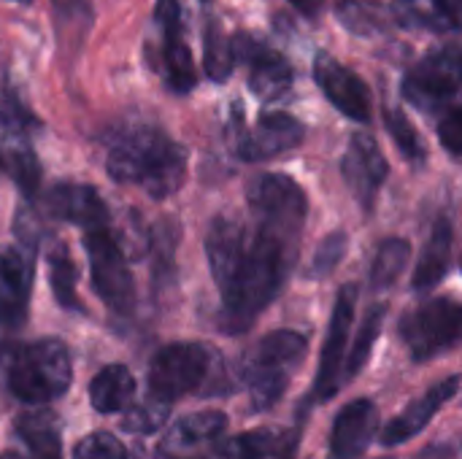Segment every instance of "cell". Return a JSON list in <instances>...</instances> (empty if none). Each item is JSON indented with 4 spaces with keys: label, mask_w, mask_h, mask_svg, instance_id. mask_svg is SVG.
<instances>
[{
    "label": "cell",
    "mask_w": 462,
    "mask_h": 459,
    "mask_svg": "<svg viewBox=\"0 0 462 459\" xmlns=\"http://www.w3.org/2000/svg\"><path fill=\"white\" fill-rule=\"evenodd\" d=\"M298 225L257 219L249 227L246 254L233 287L222 295V330L241 333L263 314V308L279 295L282 284L287 281L300 241Z\"/></svg>",
    "instance_id": "6da1fadb"
},
{
    "label": "cell",
    "mask_w": 462,
    "mask_h": 459,
    "mask_svg": "<svg viewBox=\"0 0 462 459\" xmlns=\"http://www.w3.org/2000/svg\"><path fill=\"white\" fill-rule=\"evenodd\" d=\"M106 170L116 184H130L154 200H165L187 179V149L154 124H127L108 143Z\"/></svg>",
    "instance_id": "7a4b0ae2"
},
{
    "label": "cell",
    "mask_w": 462,
    "mask_h": 459,
    "mask_svg": "<svg viewBox=\"0 0 462 459\" xmlns=\"http://www.w3.org/2000/svg\"><path fill=\"white\" fill-rule=\"evenodd\" d=\"M0 381L24 406H49L68 395L73 363L60 338L0 344Z\"/></svg>",
    "instance_id": "3957f363"
},
{
    "label": "cell",
    "mask_w": 462,
    "mask_h": 459,
    "mask_svg": "<svg viewBox=\"0 0 462 459\" xmlns=\"http://www.w3.org/2000/svg\"><path fill=\"white\" fill-rule=\"evenodd\" d=\"M306 357V338L292 330L268 333L241 363V376L257 411L273 409L284 395L295 368Z\"/></svg>",
    "instance_id": "277c9868"
},
{
    "label": "cell",
    "mask_w": 462,
    "mask_h": 459,
    "mask_svg": "<svg viewBox=\"0 0 462 459\" xmlns=\"http://www.w3.org/2000/svg\"><path fill=\"white\" fill-rule=\"evenodd\" d=\"M211 352L203 344L192 341H179L162 346L146 371V384H149V398L157 403H176L192 392H198L208 373H211Z\"/></svg>",
    "instance_id": "5b68a950"
},
{
    "label": "cell",
    "mask_w": 462,
    "mask_h": 459,
    "mask_svg": "<svg viewBox=\"0 0 462 459\" xmlns=\"http://www.w3.org/2000/svg\"><path fill=\"white\" fill-rule=\"evenodd\" d=\"M84 252L89 260V279L95 295L116 314H127L135 306V284L122 243L106 230L84 233Z\"/></svg>",
    "instance_id": "8992f818"
},
{
    "label": "cell",
    "mask_w": 462,
    "mask_h": 459,
    "mask_svg": "<svg viewBox=\"0 0 462 459\" xmlns=\"http://www.w3.org/2000/svg\"><path fill=\"white\" fill-rule=\"evenodd\" d=\"M401 338L414 360H430L462 344V303L441 298L409 311L401 322Z\"/></svg>",
    "instance_id": "52a82bcc"
},
{
    "label": "cell",
    "mask_w": 462,
    "mask_h": 459,
    "mask_svg": "<svg viewBox=\"0 0 462 459\" xmlns=\"http://www.w3.org/2000/svg\"><path fill=\"white\" fill-rule=\"evenodd\" d=\"M462 89V41L428 51L406 76L403 95L422 111H433Z\"/></svg>",
    "instance_id": "ba28073f"
},
{
    "label": "cell",
    "mask_w": 462,
    "mask_h": 459,
    "mask_svg": "<svg viewBox=\"0 0 462 459\" xmlns=\"http://www.w3.org/2000/svg\"><path fill=\"white\" fill-rule=\"evenodd\" d=\"M355 306H357V287L355 284H344L338 289L336 306H333V317H330V327H328V338L319 354V371L314 379V400L325 403L330 400L341 381H344V357H346V344H349V330L355 322Z\"/></svg>",
    "instance_id": "9c48e42d"
},
{
    "label": "cell",
    "mask_w": 462,
    "mask_h": 459,
    "mask_svg": "<svg viewBox=\"0 0 462 459\" xmlns=\"http://www.w3.org/2000/svg\"><path fill=\"white\" fill-rule=\"evenodd\" d=\"M246 203L252 216L298 225L303 227L309 214L306 192L298 181H292L284 173H260L246 184Z\"/></svg>",
    "instance_id": "30bf717a"
},
{
    "label": "cell",
    "mask_w": 462,
    "mask_h": 459,
    "mask_svg": "<svg viewBox=\"0 0 462 459\" xmlns=\"http://www.w3.org/2000/svg\"><path fill=\"white\" fill-rule=\"evenodd\" d=\"M154 19L162 30V70L173 92L187 95L198 84V68L184 41V16L179 0H157Z\"/></svg>",
    "instance_id": "8fae6325"
},
{
    "label": "cell",
    "mask_w": 462,
    "mask_h": 459,
    "mask_svg": "<svg viewBox=\"0 0 462 459\" xmlns=\"http://www.w3.org/2000/svg\"><path fill=\"white\" fill-rule=\"evenodd\" d=\"M303 135L306 130L295 116L273 111V114H263L254 127H236L233 149L241 160L257 162V160H271L300 146Z\"/></svg>",
    "instance_id": "7c38bea8"
},
{
    "label": "cell",
    "mask_w": 462,
    "mask_h": 459,
    "mask_svg": "<svg viewBox=\"0 0 462 459\" xmlns=\"http://www.w3.org/2000/svg\"><path fill=\"white\" fill-rule=\"evenodd\" d=\"M233 49H236V60H241L249 68V87L257 97L279 100L290 92L292 68L282 51H276L273 46H268L246 32L233 38Z\"/></svg>",
    "instance_id": "4fadbf2b"
},
{
    "label": "cell",
    "mask_w": 462,
    "mask_h": 459,
    "mask_svg": "<svg viewBox=\"0 0 462 459\" xmlns=\"http://www.w3.org/2000/svg\"><path fill=\"white\" fill-rule=\"evenodd\" d=\"M35 281L32 252L22 243L0 246V327L19 325L27 317Z\"/></svg>",
    "instance_id": "5bb4252c"
},
{
    "label": "cell",
    "mask_w": 462,
    "mask_h": 459,
    "mask_svg": "<svg viewBox=\"0 0 462 459\" xmlns=\"http://www.w3.org/2000/svg\"><path fill=\"white\" fill-rule=\"evenodd\" d=\"M341 170H344V181H346L352 197L365 211H371L376 203V195L387 179V160H384L379 143L368 133L352 135L344 162H341Z\"/></svg>",
    "instance_id": "9a60e30c"
},
{
    "label": "cell",
    "mask_w": 462,
    "mask_h": 459,
    "mask_svg": "<svg viewBox=\"0 0 462 459\" xmlns=\"http://www.w3.org/2000/svg\"><path fill=\"white\" fill-rule=\"evenodd\" d=\"M246 238H249V227L233 216H214L206 230V257H208V268L217 281L219 298L233 287L241 271V262L246 254Z\"/></svg>",
    "instance_id": "2e32d148"
},
{
    "label": "cell",
    "mask_w": 462,
    "mask_h": 459,
    "mask_svg": "<svg viewBox=\"0 0 462 459\" xmlns=\"http://www.w3.org/2000/svg\"><path fill=\"white\" fill-rule=\"evenodd\" d=\"M314 78H317L319 89L325 92V97L344 116H349L355 122L371 119V92L355 70H349L336 57L322 51L314 62Z\"/></svg>",
    "instance_id": "e0dca14e"
},
{
    "label": "cell",
    "mask_w": 462,
    "mask_h": 459,
    "mask_svg": "<svg viewBox=\"0 0 462 459\" xmlns=\"http://www.w3.org/2000/svg\"><path fill=\"white\" fill-rule=\"evenodd\" d=\"M43 208L60 222L79 225L84 233L106 230L111 219L100 192L92 184H76V181L54 184L43 197Z\"/></svg>",
    "instance_id": "ac0fdd59"
},
{
    "label": "cell",
    "mask_w": 462,
    "mask_h": 459,
    "mask_svg": "<svg viewBox=\"0 0 462 459\" xmlns=\"http://www.w3.org/2000/svg\"><path fill=\"white\" fill-rule=\"evenodd\" d=\"M379 411L371 400H352L344 406L330 427V459L360 457L374 441Z\"/></svg>",
    "instance_id": "d6986e66"
},
{
    "label": "cell",
    "mask_w": 462,
    "mask_h": 459,
    "mask_svg": "<svg viewBox=\"0 0 462 459\" xmlns=\"http://www.w3.org/2000/svg\"><path fill=\"white\" fill-rule=\"evenodd\" d=\"M460 381V376H449V379H444L441 384L430 387L422 398H417L414 403H409L406 411H403L401 417H395V419L384 427L382 444H384V446H398V444H406V441H411L414 436H420V433L430 425V419H433V417L457 395Z\"/></svg>",
    "instance_id": "ffe728a7"
},
{
    "label": "cell",
    "mask_w": 462,
    "mask_h": 459,
    "mask_svg": "<svg viewBox=\"0 0 462 459\" xmlns=\"http://www.w3.org/2000/svg\"><path fill=\"white\" fill-rule=\"evenodd\" d=\"M227 430V417L222 411H198L184 419H179L162 438L160 452L168 457L189 454L200 446L214 444Z\"/></svg>",
    "instance_id": "44dd1931"
},
{
    "label": "cell",
    "mask_w": 462,
    "mask_h": 459,
    "mask_svg": "<svg viewBox=\"0 0 462 459\" xmlns=\"http://www.w3.org/2000/svg\"><path fill=\"white\" fill-rule=\"evenodd\" d=\"M393 8L398 22L411 30H462V0H395Z\"/></svg>",
    "instance_id": "7402d4cb"
},
{
    "label": "cell",
    "mask_w": 462,
    "mask_h": 459,
    "mask_svg": "<svg viewBox=\"0 0 462 459\" xmlns=\"http://www.w3.org/2000/svg\"><path fill=\"white\" fill-rule=\"evenodd\" d=\"M133 398H135V379L127 365L119 363L106 365L89 381V406L103 417L127 411Z\"/></svg>",
    "instance_id": "603a6c76"
},
{
    "label": "cell",
    "mask_w": 462,
    "mask_h": 459,
    "mask_svg": "<svg viewBox=\"0 0 462 459\" xmlns=\"http://www.w3.org/2000/svg\"><path fill=\"white\" fill-rule=\"evenodd\" d=\"M452 225L447 219H439L433 225V233L420 254V262L414 268V289L425 292V289H433L449 271V262H452Z\"/></svg>",
    "instance_id": "cb8c5ba5"
},
{
    "label": "cell",
    "mask_w": 462,
    "mask_h": 459,
    "mask_svg": "<svg viewBox=\"0 0 462 459\" xmlns=\"http://www.w3.org/2000/svg\"><path fill=\"white\" fill-rule=\"evenodd\" d=\"M16 433L32 459H62V438L54 417L24 414L16 419Z\"/></svg>",
    "instance_id": "d4e9b609"
},
{
    "label": "cell",
    "mask_w": 462,
    "mask_h": 459,
    "mask_svg": "<svg viewBox=\"0 0 462 459\" xmlns=\"http://www.w3.org/2000/svg\"><path fill=\"white\" fill-rule=\"evenodd\" d=\"M46 265H49V284H51V295L57 300V306L62 311H70V314H79L81 311V300H79V292H76V265H73V257L68 252L65 243H54L49 252H46Z\"/></svg>",
    "instance_id": "484cf974"
},
{
    "label": "cell",
    "mask_w": 462,
    "mask_h": 459,
    "mask_svg": "<svg viewBox=\"0 0 462 459\" xmlns=\"http://www.w3.org/2000/svg\"><path fill=\"white\" fill-rule=\"evenodd\" d=\"M0 127L11 141H27L32 133L41 130V119L24 106L16 87L0 70Z\"/></svg>",
    "instance_id": "4316f807"
},
{
    "label": "cell",
    "mask_w": 462,
    "mask_h": 459,
    "mask_svg": "<svg viewBox=\"0 0 462 459\" xmlns=\"http://www.w3.org/2000/svg\"><path fill=\"white\" fill-rule=\"evenodd\" d=\"M60 46H81L92 24L89 0H51Z\"/></svg>",
    "instance_id": "83f0119b"
},
{
    "label": "cell",
    "mask_w": 462,
    "mask_h": 459,
    "mask_svg": "<svg viewBox=\"0 0 462 459\" xmlns=\"http://www.w3.org/2000/svg\"><path fill=\"white\" fill-rule=\"evenodd\" d=\"M236 65V49L233 41L225 35L219 22H208L206 24V35H203V68L206 76L211 81H225L233 73Z\"/></svg>",
    "instance_id": "f1b7e54d"
},
{
    "label": "cell",
    "mask_w": 462,
    "mask_h": 459,
    "mask_svg": "<svg viewBox=\"0 0 462 459\" xmlns=\"http://www.w3.org/2000/svg\"><path fill=\"white\" fill-rule=\"evenodd\" d=\"M411 260V243L406 238H387L371 265V284L376 289L393 287V281L403 273V268Z\"/></svg>",
    "instance_id": "f546056e"
},
{
    "label": "cell",
    "mask_w": 462,
    "mask_h": 459,
    "mask_svg": "<svg viewBox=\"0 0 462 459\" xmlns=\"http://www.w3.org/2000/svg\"><path fill=\"white\" fill-rule=\"evenodd\" d=\"M236 459H287V436L273 427L249 430L233 444Z\"/></svg>",
    "instance_id": "4dcf8cb0"
},
{
    "label": "cell",
    "mask_w": 462,
    "mask_h": 459,
    "mask_svg": "<svg viewBox=\"0 0 462 459\" xmlns=\"http://www.w3.org/2000/svg\"><path fill=\"white\" fill-rule=\"evenodd\" d=\"M384 306H374L363 325H360V333L355 338V346L346 357V365H344V381H352L355 376H360V371L365 368V363L371 360V352H374V344L382 333V325H384Z\"/></svg>",
    "instance_id": "1f68e13d"
},
{
    "label": "cell",
    "mask_w": 462,
    "mask_h": 459,
    "mask_svg": "<svg viewBox=\"0 0 462 459\" xmlns=\"http://www.w3.org/2000/svg\"><path fill=\"white\" fill-rule=\"evenodd\" d=\"M5 168H8L14 184L19 187V192L27 200L35 197L38 184H41V162H38V157H35V151L30 149L27 141H14L11 143V151L5 157Z\"/></svg>",
    "instance_id": "d6a6232c"
},
{
    "label": "cell",
    "mask_w": 462,
    "mask_h": 459,
    "mask_svg": "<svg viewBox=\"0 0 462 459\" xmlns=\"http://www.w3.org/2000/svg\"><path fill=\"white\" fill-rule=\"evenodd\" d=\"M384 124L395 141V146L401 149V154L411 162H422L425 160V146L422 138L417 133V127L411 124V119L401 111V108H387L384 111Z\"/></svg>",
    "instance_id": "836d02e7"
},
{
    "label": "cell",
    "mask_w": 462,
    "mask_h": 459,
    "mask_svg": "<svg viewBox=\"0 0 462 459\" xmlns=\"http://www.w3.org/2000/svg\"><path fill=\"white\" fill-rule=\"evenodd\" d=\"M344 254H346V233H330V235H325L322 238V243L317 246V252H314V257H311V265H309V271H306V276L309 279H328L336 268H338V262L344 260Z\"/></svg>",
    "instance_id": "e575fe53"
},
{
    "label": "cell",
    "mask_w": 462,
    "mask_h": 459,
    "mask_svg": "<svg viewBox=\"0 0 462 459\" xmlns=\"http://www.w3.org/2000/svg\"><path fill=\"white\" fill-rule=\"evenodd\" d=\"M168 411H171V406L149 398L146 403L127 411V417L122 419V430H127L133 436H152L168 422Z\"/></svg>",
    "instance_id": "d590c367"
},
{
    "label": "cell",
    "mask_w": 462,
    "mask_h": 459,
    "mask_svg": "<svg viewBox=\"0 0 462 459\" xmlns=\"http://www.w3.org/2000/svg\"><path fill=\"white\" fill-rule=\"evenodd\" d=\"M73 459H130L125 444L111 436V433H92L84 436L76 449H73Z\"/></svg>",
    "instance_id": "8d00e7d4"
},
{
    "label": "cell",
    "mask_w": 462,
    "mask_h": 459,
    "mask_svg": "<svg viewBox=\"0 0 462 459\" xmlns=\"http://www.w3.org/2000/svg\"><path fill=\"white\" fill-rule=\"evenodd\" d=\"M439 138L444 143L447 151L452 154H462V106L460 108H452L441 124H439Z\"/></svg>",
    "instance_id": "74e56055"
},
{
    "label": "cell",
    "mask_w": 462,
    "mask_h": 459,
    "mask_svg": "<svg viewBox=\"0 0 462 459\" xmlns=\"http://www.w3.org/2000/svg\"><path fill=\"white\" fill-rule=\"evenodd\" d=\"M292 5H298L306 16H317L319 8H322V0H290Z\"/></svg>",
    "instance_id": "f35d334b"
},
{
    "label": "cell",
    "mask_w": 462,
    "mask_h": 459,
    "mask_svg": "<svg viewBox=\"0 0 462 459\" xmlns=\"http://www.w3.org/2000/svg\"><path fill=\"white\" fill-rule=\"evenodd\" d=\"M0 459H24V457H22V454H16V452H3Z\"/></svg>",
    "instance_id": "ab89813d"
},
{
    "label": "cell",
    "mask_w": 462,
    "mask_h": 459,
    "mask_svg": "<svg viewBox=\"0 0 462 459\" xmlns=\"http://www.w3.org/2000/svg\"><path fill=\"white\" fill-rule=\"evenodd\" d=\"M5 168V160H3V154H0V170Z\"/></svg>",
    "instance_id": "60d3db41"
},
{
    "label": "cell",
    "mask_w": 462,
    "mask_h": 459,
    "mask_svg": "<svg viewBox=\"0 0 462 459\" xmlns=\"http://www.w3.org/2000/svg\"><path fill=\"white\" fill-rule=\"evenodd\" d=\"M14 3H22V5H27V3H32V0H14Z\"/></svg>",
    "instance_id": "b9f144b4"
},
{
    "label": "cell",
    "mask_w": 462,
    "mask_h": 459,
    "mask_svg": "<svg viewBox=\"0 0 462 459\" xmlns=\"http://www.w3.org/2000/svg\"><path fill=\"white\" fill-rule=\"evenodd\" d=\"M165 459H181V457H165Z\"/></svg>",
    "instance_id": "7bdbcfd3"
},
{
    "label": "cell",
    "mask_w": 462,
    "mask_h": 459,
    "mask_svg": "<svg viewBox=\"0 0 462 459\" xmlns=\"http://www.w3.org/2000/svg\"><path fill=\"white\" fill-rule=\"evenodd\" d=\"M203 3H208V0H203Z\"/></svg>",
    "instance_id": "ee69618b"
}]
</instances>
